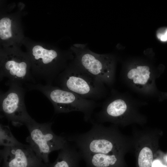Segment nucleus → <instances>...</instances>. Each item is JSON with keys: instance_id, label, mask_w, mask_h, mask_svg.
<instances>
[{"instance_id": "obj_1", "label": "nucleus", "mask_w": 167, "mask_h": 167, "mask_svg": "<svg viewBox=\"0 0 167 167\" xmlns=\"http://www.w3.org/2000/svg\"><path fill=\"white\" fill-rule=\"evenodd\" d=\"M54 82L57 86L87 99H100L106 94L105 84L85 71L74 60Z\"/></svg>"}, {"instance_id": "obj_2", "label": "nucleus", "mask_w": 167, "mask_h": 167, "mask_svg": "<svg viewBox=\"0 0 167 167\" xmlns=\"http://www.w3.org/2000/svg\"><path fill=\"white\" fill-rule=\"evenodd\" d=\"M25 84L28 90H37L44 94L52 104L56 113L79 111L84 114V120L87 122L98 105L94 101L85 99L57 86L40 83Z\"/></svg>"}, {"instance_id": "obj_3", "label": "nucleus", "mask_w": 167, "mask_h": 167, "mask_svg": "<svg viewBox=\"0 0 167 167\" xmlns=\"http://www.w3.org/2000/svg\"><path fill=\"white\" fill-rule=\"evenodd\" d=\"M74 61L85 71L111 87L115 81L116 59L109 54L94 53L84 44H75L72 47Z\"/></svg>"}, {"instance_id": "obj_4", "label": "nucleus", "mask_w": 167, "mask_h": 167, "mask_svg": "<svg viewBox=\"0 0 167 167\" xmlns=\"http://www.w3.org/2000/svg\"><path fill=\"white\" fill-rule=\"evenodd\" d=\"M52 122L40 123L33 118L25 126L29 135L26 141L37 156L49 164V155L51 152L63 148L67 140L65 136L58 135L51 129Z\"/></svg>"}, {"instance_id": "obj_5", "label": "nucleus", "mask_w": 167, "mask_h": 167, "mask_svg": "<svg viewBox=\"0 0 167 167\" xmlns=\"http://www.w3.org/2000/svg\"><path fill=\"white\" fill-rule=\"evenodd\" d=\"M32 54L33 77L36 82L43 81L45 84L49 85H52L66 68L68 58H72L60 55L56 50L45 49L38 45L33 48Z\"/></svg>"}, {"instance_id": "obj_6", "label": "nucleus", "mask_w": 167, "mask_h": 167, "mask_svg": "<svg viewBox=\"0 0 167 167\" xmlns=\"http://www.w3.org/2000/svg\"><path fill=\"white\" fill-rule=\"evenodd\" d=\"M5 84L9 88L6 92L0 91L1 115L15 126L25 125L32 119L27 112L24 102L26 89L20 83L8 80Z\"/></svg>"}, {"instance_id": "obj_7", "label": "nucleus", "mask_w": 167, "mask_h": 167, "mask_svg": "<svg viewBox=\"0 0 167 167\" xmlns=\"http://www.w3.org/2000/svg\"><path fill=\"white\" fill-rule=\"evenodd\" d=\"M1 167H48L29 145L4 147L0 151Z\"/></svg>"}, {"instance_id": "obj_8", "label": "nucleus", "mask_w": 167, "mask_h": 167, "mask_svg": "<svg viewBox=\"0 0 167 167\" xmlns=\"http://www.w3.org/2000/svg\"><path fill=\"white\" fill-rule=\"evenodd\" d=\"M27 58L22 55H7L2 60L0 80L6 78L8 80L21 83L36 84L29 70Z\"/></svg>"}, {"instance_id": "obj_9", "label": "nucleus", "mask_w": 167, "mask_h": 167, "mask_svg": "<svg viewBox=\"0 0 167 167\" xmlns=\"http://www.w3.org/2000/svg\"><path fill=\"white\" fill-rule=\"evenodd\" d=\"M124 78L130 86L143 94L153 96L156 92V76L150 67L146 65H137L130 68Z\"/></svg>"}, {"instance_id": "obj_10", "label": "nucleus", "mask_w": 167, "mask_h": 167, "mask_svg": "<svg viewBox=\"0 0 167 167\" xmlns=\"http://www.w3.org/2000/svg\"><path fill=\"white\" fill-rule=\"evenodd\" d=\"M70 143L67 140L64 147L59 150L56 161L49 163L48 167H79L81 157L75 146Z\"/></svg>"}, {"instance_id": "obj_11", "label": "nucleus", "mask_w": 167, "mask_h": 167, "mask_svg": "<svg viewBox=\"0 0 167 167\" xmlns=\"http://www.w3.org/2000/svg\"><path fill=\"white\" fill-rule=\"evenodd\" d=\"M13 135L8 126L0 124V144L4 147L13 146L20 144Z\"/></svg>"}, {"instance_id": "obj_12", "label": "nucleus", "mask_w": 167, "mask_h": 167, "mask_svg": "<svg viewBox=\"0 0 167 167\" xmlns=\"http://www.w3.org/2000/svg\"><path fill=\"white\" fill-rule=\"evenodd\" d=\"M153 161V153L151 150L145 147L139 154L138 162L139 167H151Z\"/></svg>"}, {"instance_id": "obj_13", "label": "nucleus", "mask_w": 167, "mask_h": 167, "mask_svg": "<svg viewBox=\"0 0 167 167\" xmlns=\"http://www.w3.org/2000/svg\"><path fill=\"white\" fill-rule=\"evenodd\" d=\"M11 21L7 17L0 20V37L2 40H7L12 36L11 30Z\"/></svg>"}, {"instance_id": "obj_14", "label": "nucleus", "mask_w": 167, "mask_h": 167, "mask_svg": "<svg viewBox=\"0 0 167 167\" xmlns=\"http://www.w3.org/2000/svg\"><path fill=\"white\" fill-rule=\"evenodd\" d=\"M157 38L161 41H167V28L164 29L163 31H159L157 33Z\"/></svg>"}, {"instance_id": "obj_15", "label": "nucleus", "mask_w": 167, "mask_h": 167, "mask_svg": "<svg viewBox=\"0 0 167 167\" xmlns=\"http://www.w3.org/2000/svg\"><path fill=\"white\" fill-rule=\"evenodd\" d=\"M152 167H167L163 165L160 161L158 160L154 161L152 163Z\"/></svg>"}, {"instance_id": "obj_16", "label": "nucleus", "mask_w": 167, "mask_h": 167, "mask_svg": "<svg viewBox=\"0 0 167 167\" xmlns=\"http://www.w3.org/2000/svg\"><path fill=\"white\" fill-rule=\"evenodd\" d=\"M160 98V100L161 99H163L167 98V93H164V94H162Z\"/></svg>"}, {"instance_id": "obj_17", "label": "nucleus", "mask_w": 167, "mask_h": 167, "mask_svg": "<svg viewBox=\"0 0 167 167\" xmlns=\"http://www.w3.org/2000/svg\"></svg>"}]
</instances>
